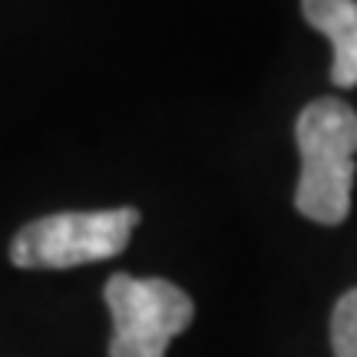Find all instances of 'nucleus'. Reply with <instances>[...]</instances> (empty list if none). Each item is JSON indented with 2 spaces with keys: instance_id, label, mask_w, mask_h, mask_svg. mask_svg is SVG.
<instances>
[{
  "instance_id": "f03ea898",
  "label": "nucleus",
  "mask_w": 357,
  "mask_h": 357,
  "mask_svg": "<svg viewBox=\"0 0 357 357\" xmlns=\"http://www.w3.org/2000/svg\"><path fill=\"white\" fill-rule=\"evenodd\" d=\"M136 225H139V208L43 215L13 235L10 261L17 268H56V271L106 261L126 252Z\"/></svg>"
},
{
  "instance_id": "f257e3e1",
  "label": "nucleus",
  "mask_w": 357,
  "mask_h": 357,
  "mask_svg": "<svg viewBox=\"0 0 357 357\" xmlns=\"http://www.w3.org/2000/svg\"><path fill=\"white\" fill-rule=\"evenodd\" d=\"M294 139L301 153L298 212L318 225H341L351 212L357 172V113L331 96L307 102L294 123Z\"/></svg>"
},
{
  "instance_id": "7ed1b4c3",
  "label": "nucleus",
  "mask_w": 357,
  "mask_h": 357,
  "mask_svg": "<svg viewBox=\"0 0 357 357\" xmlns=\"http://www.w3.org/2000/svg\"><path fill=\"white\" fill-rule=\"evenodd\" d=\"M102 294L113 314L109 357H166L172 337L195 318L192 298L166 278L113 275Z\"/></svg>"
},
{
  "instance_id": "20e7f679",
  "label": "nucleus",
  "mask_w": 357,
  "mask_h": 357,
  "mask_svg": "<svg viewBox=\"0 0 357 357\" xmlns=\"http://www.w3.org/2000/svg\"><path fill=\"white\" fill-rule=\"evenodd\" d=\"M305 20L334 47L331 79L341 89L357 86V0H301Z\"/></svg>"
},
{
  "instance_id": "39448f33",
  "label": "nucleus",
  "mask_w": 357,
  "mask_h": 357,
  "mask_svg": "<svg viewBox=\"0 0 357 357\" xmlns=\"http://www.w3.org/2000/svg\"><path fill=\"white\" fill-rule=\"evenodd\" d=\"M331 347L334 357H357V288L341 294L331 314Z\"/></svg>"
}]
</instances>
